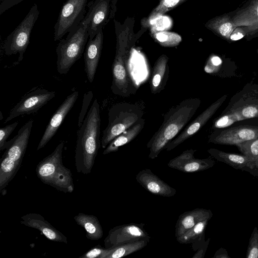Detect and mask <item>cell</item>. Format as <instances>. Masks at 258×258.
<instances>
[{"label": "cell", "instance_id": "cell-18", "mask_svg": "<svg viewBox=\"0 0 258 258\" xmlns=\"http://www.w3.org/2000/svg\"><path fill=\"white\" fill-rule=\"evenodd\" d=\"M137 181L149 192L163 197H172L176 189L161 180L150 169H144L136 176Z\"/></svg>", "mask_w": 258, "mask_h": 258}, {"label": "cell", "instance_id": "cell-16", "mask_svg": "<svg viewBox=\"0 0 258 258\" xmlns=\"http://www.w3.org/2000/svg\"><path fill=\"white\" fill-rule=\"evenodd\" d=\"M79 96L77 91L68 95L57 109L47 124L39 143L37 150L43 148L52 138L61 125L66 116L74 106Z\"/></svg>", "mask_w": 258, "mask_h": 258}, {"label": "cell", "instance_id": "cell-3", "mask_svg": "<svg viewBox=\"0 0 258 258\" xmlns=\"http://www.w3.org/2000/svg\"><path fill=\"white\" fill-rule=\"evenodd\" d=\"M33 120L30 119L9 141V144L1 159L0 191L6 194V187L14 178L20 168L28 146Z\"/></svg>", "mask_w": 258, "mask_h": 258}, {"label": "cell", "instance_id": "cell-35", "mask_svg": "<svg viewBox=\"0 0 258 258\" xmlns=\"http://www.w3.org/2000/svg\"><path fill=\"white\" fill-rule=\"evenodd\" d=\"M111 252V247L104 248L98 245L84 253L80 258H107Z\"/></svg>", "mask_w": 258, "mask_h": 258}, {"label": "cell", "instance_id": "cell-27", "mask_svg": "<svg viewBox=\"0 0 258 258\" xmlns=\"http://www.w3.org/2000/svg\"><path fill=\"white\" fill-rule=\"evenodd\" d=\"M168 57L163 54L161 55L155 63L152 75L151 89L152 92L155 93L160 91V88L164 86L165 76L167 75Z\"/></svg>", "mask_w": 258, "mask_h": 258}, {"label": "cell", "instance_id": "cell-34", "mask_svg": "<svg viewBox=\"0 0 258 258\" xmlns=\"http://www.w3.org/2000/svg\"><path fill=\"white\" fill-rule=\"evenodd\" d=\"M18 124V122L16 121L13 123L8 124L0 129V151L6 149L9 146V142H7L10 135L12 133Z\"/></svg>", "mask_w": 258, "mask_h": 258}, {"label": "cell", "instance_id": "cell-26", "mask_svg": "<svg viewBox=\"0 0 258 258\" xmlns=\"http://www.w3.org/2000/svg\"><path fill=\"white\" fill-rule=\"evenodd\" d=\"M211 157L217 160L224 162L237 169L248 168L252 169L247 157L242 154L227 153L216 149L208 150Z\"/></svg>", "mask_w": 258, "mask_h": 258}, {"label": "cell", "instance_id": "cell-21", "mask_svg": "<svg viewBox=\"0 0 258 258\" xmlns=\"http://www.w3.org/2000/svg\"><path fill=\"white\" fill-rule=\"evenodd\" d=\"M213 216L212 211L202 208H196L181 214L175 225L176 239L193 227L199 222L207 219H210Z\"/></svg>", "mask_w": 258, "mask_h": 258}, {"label": "cell", "instance_id": "cell-22", "mask_svg": "<svg viewBox=\"0 0 258 258\" xmlns=\"http://www.w3.org/2000/svg\"><path fill=\"white\" fill-rule=\"evenodd\" d=\"M205 26L217 36L228 42L231 34L237 27L232 20L231 12L209 20Z\"/></svg>", "mask_w": 258, "mask_h": 258}, {"label": "cell", "instance_id": "cell-17", "mask_svg": "<svg viewBox=\"0 0 258 258\" xmlns=\"http://www.w3.org/2000/svg\"><path fill=\"white\" fill-rule=\"evenodd\" d=\"M231 13L232 20L237 27H245L248 30L246 39L258 30V0H248Z\"/></svg>", "mask_w": 258, "mask_h": 258}, {"label": "cell", "instance_id": "cell-4", "mask_svg": "<svg viewBox=\"0 0 258 258\" xmlns=\"http://www.w3.org/2000/svg\"><path fill=\"white\" fill-rule=\"evenodd\" d=\"M64 142H60L54 150L37 164L36 173L44 183L65 193L74 191V184L70 170L62 164Z\"/></svg>", "mask_w": 258, "mask_h": 258}, {"label": "cell", "instance_id": "cell-11", "mask_svg": "<svg viewBox=\"0 0 258 258\" xmlns=\"http://www.w3.org/2000/svg\"><path fill=\"white\" fill-rule=\"evenodd\" d=\"M144 224L130 223L116 226L111 229L104 239L105 248L115 247L124 243L151 237L144 228Z\"/></svg>", "mask_w": 258, "mask_h": 258}, {"label": "cell", "instance_id": "cell-36", "mask_svg": "<svg viewBox=\"0 0 258 258\" xmlns=\"http://www.w3.org/2000/svg\"><path fill=\"white\" fill-rule=\"evenodd\" d=\"M93 93L92 91H89L84 95L82 107L79 117L78 126L80 127L83 123L85 118L88 107L93 97Z\"/></svg>", "mask_w": 258, "mask_h": 258}, {"label": "cell", "instance_id": "cell-29", "mask_svg": "<svg viewBox=\"0 0 258 258\" xmlns=\"http://www.w3.org/2000/svg\"><path fill=\"white\" fill-rule=\"evenodd\" d=\"M236 146L240 152L247 157L252 169H258V137Z\"/></svg>", "mask_w": 258, "mask_h": 258}, {"label": "cell", "instance_id": "cell-20", "mask_svg": "<svg viewBox=\"0 0 258 258\" xmlns=\"http://www.w3.org/2000/svg\"><path fill=\"white\" fill-rule=\"evenodd\" d=\"M103 40L102 30L92 39H89L84 53L85 71L87 79L92 83L94 79L101 54Z\"/></svg>", "mask_w": 258, "mask_h": 258}, {"label": "cell", "instance_id": "cell-6", "mask_svg": "<svg viewBox=\"0 0 258 258\" xmlns=\"http://www.w3.org/2000/svg\"><path fill=\"white\" fill-rule=\"evenodd\" d=\"M89 34L87 27L82 22L65 39L60 40L56 48V69L59 74H67L73 65L81 57Z\"/></svg>", "mask_w": 258, "mask_h": 258}, {"label": "cell", "instance_id": "cell-25", "mask_svg": "<svg viewBox=\"0 0 258 258\" xmlns=\"http://www.w3.org/2000/svg\"><path fill=\"white\" fill-rule=\"evenodd\" d=\"M207 219L199 222L193 227L176 238L178 242L181 244L192 243L194 250H197L205 241V232L208 221Z\"/></svg>", "mask_w": 258, "mask_h": 258}, {"label": "cell", "instance_id": "cell-30", "mask_svg": "<svg viewBox=\"0 0 258 258\" xmlns=\"http://www.w3.org/2000/svg\"><path fill=\"white\" fill-rule=\"evenodd\" d=\"M153 37L160 45L165 47L175 46L181 41L179 35L172 32H157L153 34Z\"/></svg>", "mask_w": 258, "mask_h": 258}, {"label": "cell", "instance_id": "cell-39", "mask_svg": "<svg viewBox=\"0 0 258 258\" xmlns=\"http://www.w3.org/2000/svg\"><path fill=\"white\" fill-rule=\"evenodd\" d=\"M210 240V238H208L207 240L205 241L197 250V252L192 256V258H203L208 247Z\"/></svg>", "mask_w": 258, "mask_h": 258}, {"label": "cell", "instance_id": "cell-14", "mask_svg": "<svg viewBox=\"0 0 258 258\" xmlns=\"http://www.w3.org/2000/svg\"><path fill=\"white\" fill-rule=\"evenodd\" d=\"M226 97V95H224L212 103L188 124L180 134L169 142L164 149L170 151L197 133L216 112L225 101Z\"/></svg>", "mask_w": 258, "mask_h": 258}, {"label": "cell", "instance_id": "cell-42", "mask_svg": "<svg viewBox=\"0 0 258 258\" xmlns=\"http://www.w3.org/2000/svg\"><path fill=\"white\" fill-rule=\"evenodd\" d=\"M257 52H258V49H257Z\"/></svg>", "mask_w": 258, "mask_h": 258}, {"label": "cell", "instance_id": "cell-8", "mask_svg": "<svg viewBox=\"0 0 258 258\" xmlns=\"http://www.w3.org/2000/svg\"><path fill=\"white\" fill-rule=\"evenodd\" d=\"M88 0H67L54 25V40H60L76 29L84 20Z\"/></svg>", "mask_w": 258, "mask_h": 258}, {"label": "cell", "instance_id": "cell-10", "mask_svg": "<svg viewBox=\"0 0 258 258\" xmlns=\"http://www.w3.org/2000/svg\"><path fill=\"white\" fill-rule=\"evenodd\" d=\"M55 96L54 91L44 89H36L24 96L10 110L4 123L21 115H29L36 112Z\"/></svg>", "mask_w": 258, "mask_h": 258}, {"label": "cell", "instance_id": "cell-40", "mask_svg": "<svg viewBox=\"0 0 258 258\" xmlns=\"http://www.w3.org/2000/svg\"><path fill=\"white\" fill-rule=\"evenodd\" d=\"M214 258H229L226 249L221 248L218 249L213 256Z\"/></svg>", "mask_w": 258, "mask_h": 258}, {"label": "cell", "instance_id": "cell-41", "mask_svg": "<svg viewBox=\"0 0 258 258\" xmlns=\"http://www.w3.org/2000/svg\"><path fill=\"white\" fill-rule=\"evenodd\" d=\"M258 37V30L256 31L255 33H254L252 35H251L249 37L246 39L247 40H250L251 39Z\"/></svg>", "mask_w": 258, "mask_h": 258}, {"label": "cell", "instance_id": "cell-5", "mask_svg": "<svg viewBox=\"0 0 258 258\" xmlns=\"http://www.w3.org/2000/svg\"><path fill=\"white\" fill-rule=\"evenodd\" d=\"M143 110L136 104L120 102L112 106L108 112V124L103 131L101 141L105 148L116 137L143 118Z\"/></svg>", "mask_w": 258, "mask_h": 258}, {"label": "cell", "instance_id": "cell-31", "mask_svg": "<svg viewBox=\"0 0 258 258\" xmlns=\"http://www.w3.org/2000/svg\"><path fill=\"white\" fill-rule=\"evenodd\" d=\"M185 1L186 0H161L159 5L150 14L149 17V20H152L157 18Z\"/></svg>", "mask_w": 258, "mask_h": 258}, {"label": "cell", "instance_id": "cell-32", "mask_svg": "<svg viewBox=\"0 0 258 258\" xmlns=\"http://www.w3.org/2000/svg\"><path fill=\"white\" fill-rule=\"evenodd\" d=\"M243 119H244L238 112L232 109L217 119L215 122L214 126L217 128L228 127L234 122Z\"/></svg>", "mask_w": 258, "mask_h": 258}, {"label": "cell", "instance_id": "cell-13", "mask_svg": "<svg viewBox=\"0 0 258 258\" xmlns=\"http://www.w3.org/2000/svg\"><path fill=\"white\" fill-rule=\"evenodd\" d=\"M258 137V126L241 125L213 133L209 142L214 144L237 145Z\"/></svg>", "mask_w": 258, "mask_h": 258}, {"label": "cell", "instance_id": "cell-23", "mask_svg": "<svg viewBox=\"0 0 258 258\" xmlns=\"http://www.w3.org/2000/svg\"><path fill=\"white\" fill-rule=\"evenodd\" d=\"M145 119L141 118L136 123L115 138L105 148L103 152L106 155L118 151L119 148L133 140L144 128Z\"/></svg>", "mask_w": 258, "mask_h": 258}, {"label": "cell", "instance_id": "cell-12", "mask_svg": "<svg viewBox=\"0 0 258 258\" xmlns=\"http://www.w3.org/2000/svg\"><path fill=\"white\" fill-rule=\"evenodd\" d=\"M110 0H93L82 22L87 26L89 39H93L108 21Z\"/></svg>", "mask_w": 258, "mask_h": 258}, {"label": "cell", "instance_id": "cell-37", "mask_svg": "<svg viewBox=\"0 0 258 258\" xmlns=\"http://www.w3.org/2000/svg\"><path fill=\"white\" fill-rule=\"evenodd\" d=\"M248 33V30L246 27L243 26L236 27L230 36L229 42L239 40L247 36Z\"/></svg>", "mask_w": 258, "mask_h": 258}, {"label": "cell", "instance_id": "cell-1", "mask_svg": "<svg viewBox=\"0 0 258 258\" xmlns=\"http://www.w3.org/2000/svg\"><path fill=\"white\" fill-rule=\"evenodd\" d=\"M101 118L99 105L95 99L77 131L75 166L78 173H91L100 147Z\"/></svg>", "mask_w": 258, "mask_h": 258}, {"label": "cell", "instance_id": "cell-15", "mask_svg": "<svg viewBox=\"0 0 258 258\" xmlns=\"http://www.w3.org/2000/svg\"><path fill=\"white\" fill-rule=\"evenodd\" d=\"M196 150H186L179 156L171 159L167 166L184 173H194L208 169L214 166L215 162L211 158L198 159L194 157Z\"/></svg>", "mask_w": 258, "mask_h": 258}, {"label": "cell", "instance_id": "cell-38", "mask_svg": "<svg viewBox=\"0 0 258 258\" xmlns=\"http://www.w3.org/2000/svg\"><path fill=\"white\" fill-rule=\"evenodd\" d=\"M24 0H3L0 5V15Z\"/></svg>", "mask_w": 258, "mask_h": 258}, {"label": "cell", "instance_id": "cell-33", "mask_svg": "<svg viewBox=\"0 0 258 258\" xmlns=\"http://www.w3.org/2000/svg\"><path fill=\"white\" fill-rule=\"evenodd\" d=\"M246 257L258 258V229L255 227L249 238Z\"/></svg>", "mask_w": 258, "mask_h": 258}, {"label": "cell", "instance_id": "cell-19", "mask_svg": "<svg viewBox=\"0 0 258 258\" xmlns=\"http://www.w3.org/2000/svg\"><path fill=\"white\" fill-rule=\"evenodd\" d=\"M20 223L38 230L47 238L54 242L68 243L67 237L51 225L41 215L29 213L21 218Z\"/></svg>", "mask_w": 258, "mask_h": 258}, {"label": "cell", "instance_id": "cell-9", "mask_svg": "<svg viewBox=\"0 0 258 258\" xmlns=\"http://www.w3.org/2000/svg\"><path fill=\"white\" fill-rule=\"evenodd\" d=\"M128 29L118 31L115 58L112 64L113 80L111 90L116 95H128V81L125 61L127 44Z\"/></svg>", "mask_w": 258, "mask_h": 258}, {"label": "cell", "instance_id": "cell-2", "mask_svg": "<svg viewBox=\"0 0 258 258\" xmlns=\"http://www.w3.org/2000/svg\"><path fill=\"white\" fill-rule=\"evenodd\" d=\"M200 104L199 98H187L168 110L162 124L147 144L150 151L149 158L154 159L158 156L191 119Z\"/></svg>", "mask_w": 258, "mask_h": 258}, {"label": "cell", "instance_id": "cell-24", "mask_svg": "<svg viewBox=\"0 0 258 258\" xmlns=\"http://www.w3.org/2000/svg\"><path fill=\"white\" fill-rule=\"evenodd\" d=\"M74 219L79 226L85 230L88 239L97 240L102 237L103 229L97 217L80 213L74 217Z\"/></svg>", "mask_w": 258, "mask_h": 258}, {"label": "cell", "instance_id": "cell-7", "mask_svg": "<svg viewBox=\"0 0 258 258\" xmlns=\"http://www.w3.org/2000/svg\"><path fill=\"white\" fill-rule=\"evenodd\" d=\"M39 15L38 6L34 4L24 19L5 40L3 48L6 55L18 53V62L22 60L29 43L32 29Z\"/></svg>", "mask_w": 258, "mask_h": 258}, {"label": "cell", "instance_id": "cell-28", "mask_svg": "<svg viewBox=\"0 0 258 258\" xmlns=\"http://www.w3.org/2000/svg\"><path fill=\"white\" fill-rule=\"evenodd\" d=\"M150 239H142L111 247V252L107 258H120L139 251L147 246Z\"/></svg>", "mask_w": 258, "mask_h": 258}]
</instances>
